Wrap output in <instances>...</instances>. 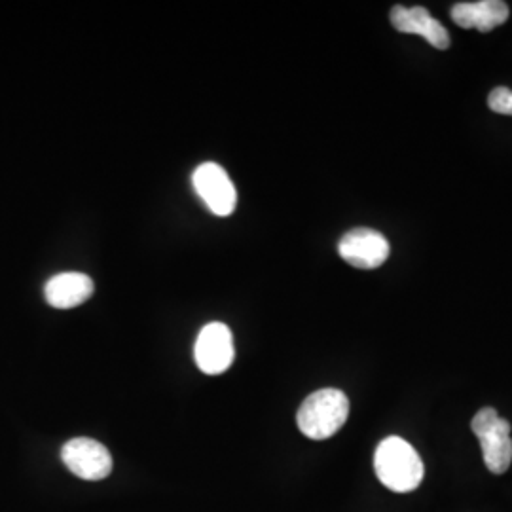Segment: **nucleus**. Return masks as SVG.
Returning a JSON list of instances; mask_svg holds the SVG:
<instances>
[{"label": "nucleus", "mask_w": 512, "mask_h": 512, "mask_svg": "<svg viewBox=\"0 0 512 512\" xmlns=\"http://www.w3.org/2000/svg\"><path fill=\"white\" fill-rule=\"evenodd\" d=\"M374 471L385 488L397 494L414 492L425 475L418 452L401 437H389L380 442L374 454Z\"/></svg>", "instance_id": "obj_1"}, {"label": "nucleus", "mask_w": 512, "mask_h": 512, "mask_svg": "<svg viewBox=\"0 0 512 512\" xmlns=\"http://www.w3.org/2000/svg\"><path fill=\"white\" fill-rule=\"evenodd\" d=\"M391 25L406 35H420L425 38L433 48L437 50H446L450 46V35L442 27V23L427 12L423 6H414V8H404V6H395L389 14Z\"/></svg>", "instance_id": "obj_8"}, {"label": "nucleus", "mask_w": 512, "mask_h": 512, "mask_svg": "<svg viewBox=\"0 0 512 512\" xmlns=\"http://www.w3.org/2000/svg\"><path fill=\"white\" fill-rule=\"evenodd\" d=\"M192 184L211 213L217 217H228L234 213L238 192L222 165L215 162L198 165L192 175Z\"/></svg>", "instance_id": "obj_4"}, {"label": "nucleus", "mask_w": 512, "mask_h": 512, "mask_svg": "<svg viewBox=\"0 0 512 512\" xmlns=\"http://www.w3.org/2000/svg\"><path fill=\"white\" fill-rule=\"evenodd\" d=\"M349 401L344 391L327 387L311 393L298 410V429L313 440L330 439L348 421Z\"/></svg>", "instance_id": "obj_2"}, {"label": "nucleus", "mask_w": 512, "mask_h": 512, "mask_svg": "<svg viewBox=\"0 0 512 512\" xmlns=\"http://www.w3.org/2000/svg\"><path fill=\"white\" fill-rule=\"evenodd\" d=\"M194 357H196V365L205 374L217 376L226 372L236 357L232 330L228 329L224 323L205 325L198 334Z\"/></svg>", "instance_id": "obj_5"}, {"label": "nucleus", "mask_w": 512, "mask_h": 512, "mask_svg": "<svg viewBox=\"0 0 512 512\" xmlns=\"http://www.w3.org/2000/svg\"><path fill=\"white\" fill-rule=\"evenodd\" d=\"M450 16L461 29H476L490 33L509 19V6L503 0L458 2L452 6Z\"/></svg>", "instance_id": "obj_9"}, {"label": "nucleus", "mask_w": 512, "mask_h": 512, "mask_svg": "<svg viewBox=\"0 0 512 512\" xmlns=\"http://www.w3.org/2000/svg\"><path fill=\"white\" fill-rule=\"evenodd\" d=\"M338 253L353 268L374 270L389 258L391 247L384 234L370 228H355L342 236L338 243Z\"/></svg>", "instance_id": "obj_7"}, {"label": "nucleus", "mask_w": 512, "mask_h": 512, "mask_svg": "<svg viewBox=\"0 0 512 512\" xmlns=\"http://www.w3.org/2000/svg\"><path fill=\"white\" fill-rule=\"evenodd\" d=\"M46 300L57 310H71L84 304L93 294V281L90 275L80 272L57 274L46 283Z\"/></svg>", "instance_id": "obj_10"}, {"label": "nucleus", "mask_w": 512, "mask_h": 512, "mask_svg": "<svg viewBox=\"0 0 512 512\" xmlns=\"http://www.w3.org/2000/svg\"><path fill=\"white\" fill-rule=\"evenodd\" d=\"M488 107L497 114L512 116V90L499 86L488 95Z\"/></svg>", "instance_id": "obj_11"}, {"label": "nucleus", "mask_w": 512, "mask_h": 512, "mask_svg": "<svg viewBox=\"0 0 512 512\" xmlns=\"http://www.w3.org/2000/svg\"><path fill=\"white\" fill-rule=\"evenodd\" d=\"M61 459L73 475L82 480H103L112 471V456L109 450L88 437L69 440L61 448Z\"/></svg>", "instance_id": "obj_6"}, {"label": "nucleus", "mask_w": 512, "mask_h": 512, "mask_svg": "<svg viewBox=\"0 0 512 512\" xmlns=\"http://www.w3.org/2000/svg\"><path fill=\"white\" fill-rule=\"evenodd\" d=\"M471 429L480 442L486 467L494 475H503L512 463L511 423L499 418L494 408H482L473 418Z\"/></svg>", "instance_id": "obj_3"}]
</instances>
